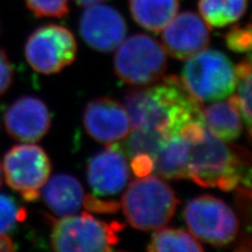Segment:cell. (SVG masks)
<instances>
[{"label":"cell","mask_w":252,"mask_h":252,"mask_svg":"<svg viewBox=\"0 0 252 252\" xmlns=\"http://www.w3.org/2000/svg\"><path fill=\"white\" fill-rule=\"evenodd\" d=\"M124 107L132 128H155L166 139L180 136L189 124L204 122L201 102L173 75L148 88L129 91L124 97Z\"/></svg>","instance_id":"obj_1"},{"label":"cell","mask_w":252,"mask_h":252,"mask_svg":"<svg viewBox=\"0 0 252 252\" xmlns=\"http://www.w3.org/2000/svg\"><path fill=\"white\" fill-rule=\"evenodd\" d=\"M188 178L207 188L231 191L251 184L250 155L242 147L228 145L207 127L201 139L190 143Z\"/></svg>","instance_id":"obj_2"},{"label":"cell","mask_w":252,"mask_h":252,"mask_svg":"<svg viewBox=\"0 0 252 252\" xmlns=\"http://www.w3.org/2000/svg\"><path fill=\"white\" fill-rule=\"evenodd\" d=\"M179 200L161 178L145 176L132 181L122 196V209L128 223L143 231L166 226L175 216Z\"/></svg>","instance_id":"obj_3"},{"label":"cell","mask_w":252,"mask_h":252,"mask_svg":"<svg viewBox=\"0 0 252 252\" xmlns=\"http://www.w3.org/2000/svg\"><path fill=\"white\" fill-rule=\"evenodd\" d=\"M186 90L199 102L222 100L234 92L235 66L225 54L203 50L188 58L182 70Z\"/></svg>","instance_id":"obj_4"},{"label":"cell","mask_w":252,"mask_h":252,"mask_svg":"<svg viewBox=\"0 0 252 252\" xmlns=\"http://www.w3.org/2000/svg\"><path fill=\"white\" fill-rule=\"evenodd\" d=\"M123 227L119 222H102L86 212L65 216L54 222L51 245L61 252L109 251L119 242Z\"/></svg>","instance_id":"obj_5"},{"label":"cell","mask_w":252,"mask_h":252,"mask_svg":"<svg viewBox=\"0 0 252 252\" xmlns=\"http://www.w3.org/2000/svg\"><path fill=\"white\" fill-rule=\"evenodd\" d=\"M117 49L115 72L125 83L151 85L159 81L166 70V52L151 36L133 35L123 40Z\"/></svg>","instance_id":"obj_6"},{"label":"cell","mask_w":252,"mask_h":252,"mask_svg":"<svg viewBox=\"0 0 252 252\" xmlns=\"http://www.w3.org/2000/svg\"><path fill=\"white\" fill-rule=\"evenodd\" d=\"M183 216L194 238L212 246L228 245L240 230V220L234 211L223 200L212 195H200L189 201Z\"/></svg>","instance_id":"obj_7"},{"label":"cell","mask_w":252,"mask_h":252,"mask_svg":"<svg viewBox=\"0 0 252 252\" xmlns=\"http://www.w3.org/2000/svg\"><path fill=\"white\" fill-rule=\"evenodd\" d=\"M2 169L7 185L25 201L35 202L50 178L51 162L40 146L20 144L5 154Z\"/></svg>","instance_id":"obj_8"},{"label":"cell","mask_w":252,"mask_h":252,"mask_svg":"<svg viewBox=\"0 0 252 252\" xmlns=\"http://www.w3.org/2000/svg\"><path fill=\"white\" fill-rule=\"evenodd\" d=\"M26 58L36 72L57 74L72 63L77 54V43L72 32L64 27L47 25L38 28L28 38Z\"/></svg>","instance_id":"obj_9"},{"label":"cell","mask_w":252,"mask_h":252,"mask_svg":"<svg viewBox=\"0 0 252 252\" xmlns=\"http://www.w3.org/2000/svg\"><path fill=\"white\" fill-rule=\"evenodd\" d=\"M79 31L85 43L92 49L109 53L123 42L127 26L123 16L113 6L97 3L83 11Z\"/></svg>","instance_id":"obj_10"},{"label":"cell","mask_w":252,"mask_h":252,"mask_svg":"<svg viewBox=\"0 0 252 252\" xmlns=\"http://www.w3.org/2000/svg\"><path fill=\"white\" fill-rule=\"evenodd\" d=\"M162 32L165 52L179 60H187L206 49L210 42L207 25L190 11L177 14Z\"/></svg>","instance_id":"obj_11"},{"label":"cell","mask_w":252,"mask_h":252,"mask_svg":"<svg viewBox=\"0 0 252 252\" xmlns=\"http://www.w3.org/2000/svg\"><path fill=\"white\" fill-rule=\"evenodd\" d=\"M86 132L100 143L113 144L131 130L125 107L112 98H99L88 104L83 114Z\"/></svg>","instance_id":"obj_12"},{"label":"cell","mask_w":252,"mask_h":252,"mask_svg":"<svg viewBox=\"0 0 252 252\" xmlns=\"http://www.w3.org/2000/svg\"><path fill=\"white\" fill-rule=\"evenodd\" d=\"M52 116L44 102L36 97L25 96L7 107L4 125L9 135L20 142H37L49 131Z\"/></svg>","instance_id":"obj_13"},{"label":"cell","mask_w":252,"mask_h":252,"mask_svg":"<svg viewBox=\"0 0 252 252\" xmlns=\"http://www.w3.org/2000/svg\"><path fill=\"white\" fill-rule=\"evenodd\" d=\"M88 181L98 195H112L120 192L129 178L126 157L117 148L108 146L94 155L88 163Z\"/></svg>","instance_id":"obj_14"},{"label":"cell","mask_w":252,"mask_h":252,"mask_svg":"<svg viewBox=\"0 0 252 252\" xmlns=\"http://www.w3.org/2000/svg\"><path fill=\"white\" fill-rule=\"evenodd\" d=\"M42 188L45 204L59 217L75 215L82 206L83 187L73 176L59 173L47 180Z\"/></svg>","instance_id":"obj_15"},{"label":"cell","mask_w":252,"mask_h":252,"mask_svg":"<svg viewBox=\"0 0 252 252\" xmlns=\"http://www.w3.org/2000/svg\"><path fill=\"white\" fill-rule=\"evenodd\" d=\"M206 127L223 141H234L241 135L243 119L235 99L231 96L226 101H215L202 108Z\"/></svg>","instance_id":"obj_16"},{"label":"cell","mask_w":252,"mask_h":252,"mask_svg":"<svg viewBox=\"0 0 252 252\" xmlns=\"http://www.w3.org/2000/svg\"><path fill=\"white\" fill-rule=\"evenodd\" d=\"M189 155L190 143L182 136L172 137L154 158L153 171L166 180L186 179Z\"/></svg>","instance_id":"obj_17"},{"label":"cell","mask_w":252,"mask_h":252,"mask_svg":"<svg viewBox=\"0 0 252 252\" xmlns=\"http://www.w3.org/2000/svg\"><path fill=\"white\" fill-rule=\"evenodd\" d=\"M179 0H129V10L139 26L154 33H160L176 17Z\"/></svg>","instance_id":"obj_18"},{"label":"cell","mask_w":252,"mask_h":252,"mask_svg":"<svg viewBox=\"0 0 252 252\" xmlns=\"http://www.w3.org/2000/svg\"><path fill=\"white\" fill-rule=\"evenodd\" d=\"M168 139L155 128L136 127L121 141L109 144L120 151L126 158L131 159L136 155H148L153 158L159 153Z\"/></svg>","instance_id":"obj_19"},{"label":"cell","mask_w":252,"mask_h":252,"mask_svg":"<svg viewBox=\"0 0 252 252\" xmlns=\"http://www.w3.org/2000/svg\"><path fill=\"white\" fill-rule=\"evenodd\" d=\"M248 0H199L198 6L205 23L224 28L239 21L246 13Z\"/></svg>","instance_id":"obj_20"},{"label":"cell","mask_w":252,"mask_h":252,"mask_svg":"<svg viewBox=\"0 0 252 252\" xmlns=\"http://www.w3.org/2000/svg\"><path fill=\"white\" fill-rule=\"evenodd\" d=\"M153 252H177V251H203L204 247L194 236L180 229L160 228L152 236L147 246Z\"/></svg>","instance_id":"obj_21"},{"label":"cell","mask_w":252,"mask_h":252,"mask_svg":"<svg viewBox=\"0 0 252 252\" xmlns=\"http://www.w3.org/2000/svg\"><path fill=\"white\" fill-rule=\"evenodd\" d=\"M236 94H233L240 109L248 137L251 135V61L250 56L235 66Z\"/></svg>","instance_id":"obj_22"},{"label":"cell","mask_w":252,"mask_h":252,"mask_svg":"<svg viewBox=\"0 0 252 252\" xmlns=\"http://www.w3.org/2000/svg\"><path fill=\"white\" fill-rule=\"evenodd\" d=\"M27 219V209L12 196L0 193V235L13 231L16 226Z\"/></svg>","instance_id":"obj_23"},{"label":"cell","mask_w":252,"mask_h":252,"mask_svg":"<svg viewBox=\"0 0 252 252\" xmlns=\"http://www.w3.org/2000/svg\"><path fill=\"white\" fill-rule=\"evenodd\" d=\"M36 17L61 18L69 12L68 0H25Z\"/></svg>","instance_id":"obj_24"},{"label":"cell","mask_w":252,"mask_h":252,"mask_svg":"<svg viewBox=\"0 0 252 252\" xmlns=\"http://www.w3.org/2000/svg\"><path fill=\"white\" fill-rule=\"evenodd\" d=\"M251 25L247 23L245 27L235 26L225 36L228 49L235 53L251 52Z\"/></svg>","instance_id":"obj_25"},{"label":"cell","mask_w":252,"mask_h":252,"mask_svg":"<svg viewBox=\"0 0 252 252\" xmlns=\"http://www.w3.org/2000/svg\"><path fill=\"white\" fill-rule=\"evenodd\" d=\"M14 70L9 57L3 50H0V97L5 94L13 83Z\"/></svg>","instance_id":"obj_26"},{"label":"cell","mask_w":252,"mask_h":252,"mask_svg":"<svg viewBox=\"0 0 252 252\" xmlns=\"http://www.w3.org/2000/svg\"><path fill=\"white\" fill-rule=\"evenodd\" d=\"M83 204L85 208L94 212H102V214H113L119 209V204L115 201H101L94 195H84Z\"/></svg>","instance_id":"obj_27"},{"label":"cell","mask_w":252,"mask_h":252,"mask_svg":"<svg viewBox=\"0 0 252 252\" xmlns=\"http://www.w3.org/2000/svg\"><path fill=\"white\" fill-rule=\"evenodd\" d=\"M131 168L137 177L151 175L154 169L153 158L148 155H136L131 158Z\"/></svg>","instance_id":"obj_28"},{"label":"cell","mask_w":252,"mask_h":252,"mask_svg":"<svg viewBox=\"0 0 252 252\" xmlns=\"http://www.w3.org/2000/svg\"><path fill=\"white\" fill-rule=\"evenodd\" d=\"M16 247L14 245V242L7 234L0 235V251H14Z\"/></svg>","instance_id":"obj_29"},{"label":"cell","mask_w":252,"mask_h":252,"mask_svg":"<svg viewBox=\"0 0 252 252\" xmlns=\"http://www.w3.org/2000/svg\"><path fill=\"white\" fill-rule=\"evenodd\" d=\"M75 1L81 6H90L93 4H97V3H101L104 0H75Z\"/></svg>","instance_id":"obj_30"},{"label":"cell","mask_w":252,"mask_h":252,"mask_svg":"<svg viewBox=\"0 0 252 252\" xmlns=\"http://www.w3.org/2000/svg\"><path fill=\"white\" fill-rule=\"evenodd\" d=\"M2 184V167L1 165H0V187H1Z\"/></svg>","instance_id":"obj_31"}]
</instances>
